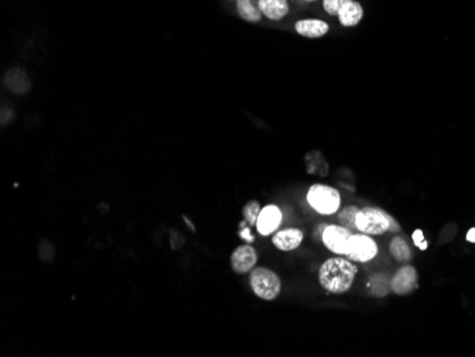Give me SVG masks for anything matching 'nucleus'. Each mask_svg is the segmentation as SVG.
I'll use <instances>...</instances> for the list:
<instances>
[{
    "instance_id": "0eeeda50",
    "label": "nucleus",
    "mask_w": 475,
    "mask_h": 357,
    "mask_svg": "<svg viewBox=\"0 0 475 357\" xmlns=\"http://www.w3.org/2000/svg\"><path fill=\"white\" fill-rule=\"evenodd\" d=\"M391 292L399 296H407L419 288V274L415 266H401L390 279Z\"/></svg>"
},
{
    "instance_id": "6ab92c4d",
    "label": "nucleus",
    "mask_w": 475,
    "mask_h": 357,
    "mask_svg": "<svg viewBox=\"0 0 475 357\" xmlns=\"http://www.w3.org/2000/svg\"><path fill=\"white\" fill-rule=\"evenodd\" d=\"M350 0H323V9L330 16H338L340 9Z\"/></svg>"
},
{
    "instance_id": "4468645a",
    "label": "nucleus",
    "mask_w": 475,
    "mask_h": 357,
    "mask_svg": "<svg viewBox=\"0 0 475 357\" xmlns=\"http://www.w3.org/2000/svg\"><path fill=\"white\" fill-rule=\"evenodd\" d=\"M236 10L243 20L251 23L261 22L263 16L259 8V0H238Z\"/></svg>"
},
{
    "instance_id": "9b49d317",
    "label": "nucleus",
    "mask_w": 475,
    "mask_h": 357,
    "mask_svg": "<svg viewBox=\"0 0 475 357\" xmlns=\"http://www.w3.org/2000/svg\"><path fill=\"white\" fill-rule=\"evenodd\" d=\"M296 32L307 39H319L329 33L330 28L326 22L320 19H303L298 20L295 25Z\"/></svg>"
},
{
    "instance_id": "aec40b11",
    "label": "nucleus",
    "mask_w": 475,
    "mask_h": 357,
    "mask_svg": "<svg viewBox=\"0 0 475 357\" xmlns=\"http://www.w3.org/2000/svg\"><path fill=\"white\" fill-rule=\"evenodd\" d=\"M412 242H415V245L421 250H426L428 248V242L426 241L421 229H416L415 232H412Z\"/></svg>"
},
{
    "instance_id": "1a4fd4ad",
    "label": "nucleus",
    "mask_w": 475,
    "mask_h": 357,
    "mask_svg": "<svg viewBox=\"0 0 475 357\" xmlns=\"http://www.w3.org/2000/svg\"><path fill=\"white\" fill-rule=\"evenodd\" d=\"M282 218L283 217H282V211L279 209V206L272 205V204L266 205L262 208V211L258 217V221L255 225L256 230L263 237L271 235L280 226Z\"/></svg>"
},
{
    "instance_id": "423d86ee",
    "label": "nucleus",
    "mask_w": 475,
    "mask_h": 357,
    "mask_svg": "<svg viewBox=\"0 0 475 357\" xmlns=\"http://www.w3.org/2000/svg\"><path fill=\"white\" fill-rule=\"evenodd\" d=\"M353 235L352 229L343 225H326L322 234L323 245L336 255H344L350 237Z\"/></svg>"
},
{
    "instance_id": "f3484780",
    "label": "nucleus",
    "mask_w": 475,
    "mask_h": 357,
    "mask_svg": "<svg viewBox=\"0 0 475 357\" xmlns=\"http://www.w3.org/2000/svg\"><path fill=\"white\" fill-rule=\"evenodd\" d=\"M359 211H360V208H359V206H355V205H352V206H346V208L342 209V211H339L338 219H339V222H340L343 226L355 230V229H357V228H356V217H357Z\"/></svg>"
},
{
    "instance_id": "2eb2a0df",
    "label": "nucleus",
    "mask_w": 475,
    "mask_h": 357,
    "mask_svg": "<svg viewBox=\"0 0 475 357\" xmlns=\"http://www.w3.org/2000/svg\"><path fill=\"white\" fill-rule=\"evenodd\" d=\"M390 254L397 262L408 263L412 259L411 249L407 244V241L401 237H396L390 242Z\"/></svg>"
},
{
    "instance_id": "f03ea898",
    "label": "nucleus",
    "mask_w": 475,
    "mask_h": 357,
    "mask_svg": "<svg viewBox=\"0 0 475 357\" xmlns=\"http://www.w3.org/2000/svg\"><path fill=\"white\" fill-rule=\"evenodd\" d=\"M306 199L320 215H333L339 213L342 204L340 193L336 188L323 184H315L309 188Z\"/></svg>"
},
{
    "instance_id": "f8f14e48",
    "label": "nucleus",
    "mask_w": 475,
    "mask_h": 357,
    "mask_svg": "<svg viewBox=\"0 0 475 357\" xmlns=\"http://www.w3.org/2000/svg\"><path fill=\"white\" fill-rule=\"evenodd\" d=\"M339 22L342 26L344 28H353L357 26L362 19H363V8L359 2H355V0H350L347 2L339 12Z\"/></svg>"
},
{
    "instance_id": "39448f33",
    "label": "nucleus",
    "mask_w": 475,
    "mask_h": 357,
    "mask_svg": "<svg viewBox=\"0 0 475 357\" xmlns=\"http://www.w3.org/2000/svg\"><path fill=\"white\" fill-rule=\"evenodd\" d=\"M377 244L366 234H353L349 239V245L346 249L344 257L352 262L366 263L377 257Z\"/></svg>"
},
{
    "instance_id": "9d476101",
    "label": "nucleus",
    "mask_w": 475,
    "mask_h": 357,
    "mask_svg": "<svg viewBox=\"0 0 475 357\" xmlns=\"http://www.w3.org/2000/svg\"><path fill=\"white\" fill-rule=\"evenodd\" d=\"M303 230L299 228H286V229H280L278 232L274 235L272 238V244L283 252H291L295 250L296 248H299V245L303 241Z\"/></svg>"
},
{
    "instance_id": "a211bd4d",
    "label": "nucleus",
    "mask_w": 475,
    "mask_h": 357,
    "mask_svg": "<svg viewBox=\"0 0 475 357\" xmlns=\"http://www.w3.org/2000/svg\"><path fill=\"white\" fill-rule=\"evenodd\" d=\"M261 211L262 208L258 201H250L243 206V218L246 222H250V225H256Z\"/></svg>"
},
{
    "instance_id": "ddd939ff",
    "label": "nucleus",
    "mask_w": 475,
    "mask_h": 357,
    "mask_svg": "<svg viewBox=\"0 0 475 357\" xmlns=\"http://www.w3.org/2000/svg\"><path fill=\"white\" fill-rule=\"evenodd\" d=\"M259 8L265 17L269 20H282L289 13L287 0H259Z\"/></svg>"
},
{
    "instance_id": "412c9836",
    "label": "nucleus",
    "mask_w": 475,
    "mask_h": 357,
    "mask_svg": "<svg viewBox=\"0 0 475 357\" xmlns=\"http://www.w3.org/2000/svg\"><path fill=\"white\" fill-rule=\"evenodd\" d=\"M467 241L471 244H475V228H471L467 234Z\"/></svg>"
},
{
    "instance_id": "f257e3e1",
    "label": "nucleus",
    "mask_w": 475,
    "mask_h": 357,
    "mask_svg": "<svg viewBox=\"0 0 475 357\" xmlns=\"http://www.w3.org/2000/svg\"><path fill=\"white\" fill-rule=\"evenodd\" d=\"M357 275V268L350 259L330 258L319 269V282L330 293H344L352 288Z\"/></svg>"
},
{
    "instance_id": "6e6552de",
    "label": "nucleus",
    "mask_w": 475,
    "mask_h": 357,
    "mask_svg": "<svg viewBox=\"0 0 475 357\" xmlns=\"http://www.w3.org/2000/svg\"><path fill=\"white\" fill-rule=\"evenodd\" d=\"M258 263V252L251 245H241L234 249L231 255V266L235 274H247Z\"/></svg>"
},
{
    "instance_id": "7ed1b4c3",
    "label": "nucleus",
    "mask_w": 475,
    "mask_h": 357,
    "mask_svg": "<svg viewBox=\"0 0 475 357\" xmlns=\"http://www.w3.org/2000/svg\"><path fill=\"white\" fill-rule=\"evenodd\" d=\"M250 283L255 295L262 301H275L282 292V282L274 270L267 268H254Z\"/></svg>"
},
{
    "instance_id": "5701e85b",
    "label": "nucleus",
    "mask_w": 475,
    "mask_h": 357,
    "mask_svg": "<svg viewBox=\"0 0 475 357\" xmlns=\"http://www.w3.org/2000/svg\"><path fill=\"white\" fill-rule=\"evenodd\" d=\"M235 2H238V0H235Z\"/></svg>"
},
{
    "instance_id": "dca6fc26",
    "label": "nucleus",
    "mask_w": 475,
    "mask_h": 357,
    "mask_svg": "<svg viewBox=\"0 0 475 357\" xmlns=\"http://www.w3.org/2000/svg\"><path fill=\"white\" fill-rule=\"evenodd\" d=\"M368 288H370L371 293H373V295H376V296H379V298L386 296L387 293L391 290L390 279L384 274H376L375 277H371Z\"/></svg>"
},
{
    "instance_id": "4be33fe9",
    "label": "nucleus",
    "mask_w": 475,
    "mask_h": 357,
    "mask_svg": "<svg viewBox=\"0 0 475 357\" xmlns=\"http://www.w3.org/2000/svg\"><path fill=\"white\" fill-rule=\"evenodd\" d=\"M305 2H316V0H305Z\"/></svg>"
},
{
    "instance_id": "20e7f679",
    "label": "nucleus",
    "mask_w": 475,
    "mask_h": 357,
    "mask_svg": "<svg viewBox=\"0 0 475 357\" xmlns=\"http://www.w3.org/2000/svg\"><path fill=\"white\" fill-rule=\"evenodd\" d=\"M390 218L391 215L380 208L366 206L356 217V228L366 235H383L390 230Z\"/></svg>"
}]
</instances>
